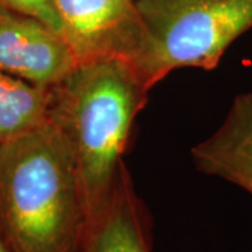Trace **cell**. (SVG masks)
Instances as JSON below:
<instances>
[{
    "label": "cell",
    "mask_w": 252,
    "mask_h": 252,
    "mask_svg": "<svg viewBox=\"0 0 252 252\" xmlns=\"http://www.w3.org/2000/svg\"><path fill=\"white\" fill-rule=\"evenodd\" d=\"M89 227L73 156L51 119L0 140V233L10 252H80Z\"/></svg>",
    "instance_id": "obj_1"
},
{
    "label": "cell",
    "mask_w": 252,
    "mask_h": 252,
    "mask_svg": "<svg viewBox=\"0 0 252 252\" xmlns=\"http://www.w3.org/2000/svg\"><path fill=\"white\" fill-rule=\"evenodd\" d=\"M150 89L119 61L80 63L55 86L51 121L66 137L90 221L107 205Z\"/></svg>",
    "instance_id": "obj_2"
},
{
    "label": "cell",
    "mask_w": 252,
    "mask_h": 252,
    "mask_svg": "<svg viewBox=\"0 0 252 252\" xmlns=\"http://www.w3.org/2000/svg\"><path fill=\"white\" fill-rule=\"evenodd\" d=\"M156 45V84L172 70H213L252 28V0H137Z\"/></svg>",
    "instance_id": "obj_3"
},
{
    "label": "cell",
    "mask_w": 252,
    "mask_h": 252,
    "mask_svg": "<svg viewBox=\"0 0 252 252\" xmlns=\"http://www.w3.org/2000/svg\"><path fill=\"white\" fill-rule=\"evenodd\" d=\"M77 64L97 61L127 63L152 89L156 45L137 0H52Z\"/></svg>",
    "instance_id": "obj_4"
},
{
    "label": "cell",
    "mask_w": 252,
    "mask_h": 252,
    "mask_svg": "<svg viewBox=\"0 0 252 252\" xmlns=\"http://www.w3.org/2000/svg\"><path fill=\"white\" fill-rule=\"evenodd\" d=\"M77 66L63 35L0 4V70L39 86L61 84Z\"/></svg>",
    "instance_id": "obj_5"
},
{
    "label": "cell",
    "mask_w": 252,
    "mask_h": 252,
    "mask_svg": "<svg viewBox=\"0 0 252 252\" xmlns=\"http://www.w3.org/2000/svg\"><path fill=\"white\" fill-rule=\"evenodd\" d=\"M152 223L124 164L107 205L89 221L80 252H152Z\"/></svg>",
    "instance_id": "obj_6"
},
{
    "label": "cell",
    "mask_w": 252,
    "mask_h": 252,
    "mask_svg": "<svg viewBox=\"0 0 252 252\" xmlns=\"http://www.w3.org/2000/svg\"><path fill=\"white\" fill-rule=\"evenodd\" d=\"M190 156L200 172L252 195V93L235 97L220 127L193 146Z\"/></svg>",
    "instance_id": "obj_7"
},
{
    "label": "cell",
    "mask_w": 252,
    "mask_h": 252,
    "mask_svg": "<svg viewBox=\"0 0 252 252\" xmlns=\"http://www.w3.org/2000/svg\"><path fill=\"white\" fill-rule=\"evenodd\" d=\"M55 86H39L0 70V140L51 119Z\"/></svg>",
    "instance_id": "obj_8"
},
{
    "label": "cell",
    "mask_w": 252,
    "mask_h": 252,
    "mask_svg": "<svg viewBox=\"0 0 252 252\" xmlns=\"http://www.w3.org/2000/svg\"><path fill=\"white\" fill-rule=\"evenodd\" d=\"M0 4L10 10L35 17L61 32L59 18L56 16L52 0H0Z\"/></svg>",
    "instance_id": "obj_9"
},
{
    "label": "cell",
    "mask_w": 252,
    "mask_h": 252,
    "mask_svg": "<svg viewBox=\"0 0 252 252\" xmlns=\"http://www.w3.org/2000/svg\"><path fill=\"white\" fill-rule=\"evenodd\" d=\"M0 252H10L9 248H7V245L4 243V240H3V235L0 233Z\"/></svg>",
    "instance_id": "obj_10"
},
{
    "label": "cell",
    "mask_w": 252,
    "mask_h": 252,
    "mask_svg": "<svg viewBox=\"0 0 252 252\" xmlns=\"http://www.w3.org/2000/svg\"><path fill=\"white\" fill-rule=\"evenodd\" d=\"M251 252H252V251H251Z\"/></svg>",
    "instance_id": "obj_11"
}]
</instances>
